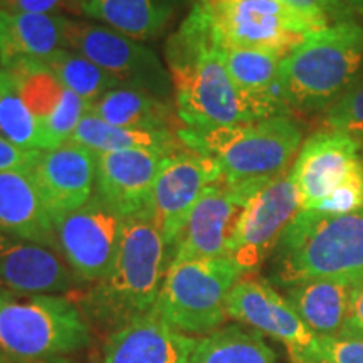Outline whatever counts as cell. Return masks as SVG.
I'll return each mask as SVG.
<instances>
[{"label":"cell","instance_id":"obj_10","mask_svg":"<svg viewBox=\"0 0 363 363\" xmlns=\"http://www.w3.org/2000/svg\"><path fill=\"white\" fill-rule=\"evenodd\" d=\"M267 180L230 182L220 177L208 185L170 249V262L229 256L249 199Z\"/></svg>","mask_w":363,"mask_h":363},{"label":"cell","instance_id":"obj_38","mask_svg":"<svg viewBox=\"0 0 363 363\" xmlns=\"http://www.w3.org/2000/svg\"><path fill=\"white\" fill-rule=\"evenodd\" d=\"M340 337L363 340V279L358 283L355 294H353L347 323H345V328Z\"/></svg>","mask_w":363,"mask_h":363},{"label":"cell","instance_id":"obj_13","mask_svg":"<svg viewBox=\"0 0 363 363\" xmlns=\"http://www.w3.org/2000/svg\"><path fill=\"white\" fill-rule=\"evenodd\" d=\"M225 310L233 320L283 343L293 363H316L320 338L267 281L244 276L230 289Z\"/></svg>","mask_w":363,"mask_h":363},{"label":"cell","instance_id":"obj_1","mask_svg":"<svg viewBox=\"0 0 363 363\" xmlns=\"http://www.w3.org/2000/svg\"><path fill=\"white\" fill-rule=\"evenodd\" d=\"M165 59L177 116L187 128L211 130L274 118L233 83L202 0H195L179 29L169 35Z\"/></svg>","mask_w":363,"mask_h":363},{"label":"cell","instance_id":"obj_9","mask_svg":"<svg viewBox=\"0 0 363 363\" xmlns=\"http://www.w3.org/2000/svg\"><path fill=\"white\" fill-rule=\"evenodd\" d=\"M67 49L83 54L121 86L163 99L174 96L170 72L157 52L111 27L69 19Z\"/></svg>","mask_w":363,"mask_h":363},{"label":"cell","instance_id":"obj_27","mask_svg":"<svg viewBox=\"0 0 363 363\" xmlns=\"http://www.w3.org/2000/svg\"><path fill=\"white\" fill-rule=\"evenodd\" d=\"M189 363H278L276 353L256 330L220 326L197 338Z\"/></svg>","mask_w":363,"mask_h":363},{"label":"cell","instance_id":"obj_17","mask_svg":"<svg viewBox=\"0 0 363 363\" xmlns=\"http://www.w3.org/2000/svg\"><path fill=\"white\" fill-rule=\"evenodd\" d=\"M170 155L160 150L96 153L94 195L123 219L142 214L148 208L153 185Z\"/></svg>","mask_w":363,"mask_h":363},{"label":"cell","instance_id":"obj_43","mask_svg":"<svg viewBox=\"0 0 363 363\" xmlns=\"http://www.w3.org/2000/svg\"><path fill=\"white\" fill-rule=\"evenodd\" d=\"M362 147H363V143H362Z\"/></svg>","mask_w":363,"mask_h":363},{"label":"cell","instance_id":"obj_15","mask_svg":"<svg viewBox=\"0 0 363 363\" xmlns=\"http://www.w3.org/2000/svg\"><path fill=\"white\" fill-rule=\"evenodd\" d=\"M362 140L340 131L321 130L303 143L289 177L301 199V211H310L325 201L357 169L362 157Z\"/></svg>","mask_w":363,"mask_h":363},{"label":"cell","instance_id":"obj_12","mask_svg":"<svg viewBox=\"0 0 363 363\" xmlns=\"http://www.w3.org/2000/svg\"><path fill=\"white\" fill-rule=\"evenodd\" d=\"M301 211V199L289 172L272 177L249 199L230 244L229 257L244 272L257 271L274 252L286 227Z\"/></svg>","mask_w":363,"mask_h":363},{"label":"cell","instance_id":"obj_25","mask_svg":"<svg viewBox=\"0 0 363 363\" xmlns=\"http://www.w3.org/2000/svg\"><path fill=\"white\" fill-rule=\"evenodd\" d=\"M106 123L133 130H172L174 106L170 99L147 91L120 86L108 91L88 108Z\"/></svg>","mask_w":363,"mask_h":363},{"label":"cell","instance_id":"obj_36","mask_svg":"<svg viewBox=\"0 0 363 363\" xmlns=\"http://www.w3.org/2000/svg\"><path fill=\"white\" fill-rule=\"evenodd\" d=\"M0 9L17 13H57L59 11H79L78 0H0Z\"/></svg>","mask_w":363,"mask_h":363},{"label":"cell","instance_id":"obj_11","mask_svg":"<svg viewBox=\"0 0 363 363\" xmlns=\"http://www.w3.org/2000/svg\"><path fill=\"white\" fill-rule=\"evenodd\" d=\"M125 219L93 197L76 211L54 219L57 249L78 279L98 283L116 259Z\"/></svg>","mask_w":363,"mask_h":363},{"label":"cell","instance_id":"obj_5","mask_svg":"<svg viewBox=\"0 0 363 363\" xmlns=\"http://www.w3.org/2000/svg\"><path fill=\"white\" fill-rule=\"evenodd\" d=\"M177 135L185 148L214 158L230 182L286 174L303 140L301 128L289 116L211 130L185 128Z\"/></svg>","mask_w":363,"mask_h":363},{"label":"cell","instance_id":"obj_6","mask_svg":"<svg viewBox=\"0 0 363 363\" xmlns=\"http://www.w3.org/2000/svg\"><path fill=\"white\" fill-rule=\"evenodd\" d=\"M89 343V326L59 294L0 291V353L19 362L51 360Z\"/></svg>","mask_w":363,"mask_h":363},{"label":"cell","instance_id":"obj_14","mask_svg":"<svg viewBox=\"0 0 363 363\" xmlns=\"http://www.w3.org/2000/svg\"><path fill=\"white\" fill-rule=\"evenodd\" d=\"M220 177L219 163L195 150L184 147L167 158L147 208L167 247H174L199 197Z\"/></svg>","mask_w":363,"mask_h":363},{"label":"cell","instance_id":"obj_32","mask_svg":"<svg viewBox=\"0 0 363 363\" xmlns=\"http://www.w3.org/2000/svg\"><path fill=\"white\" fill-rule=\"evenodd\" d=\"M86 111H88V104L76 93L65 89L61 103L57 104L52 115L43 121V130L45 140H48L49 150L69 142Z\"/></svg>","mask_w":363,"mask_h":363},{"label":"cell","instance_id":"obj_28","mask_svg":"<svg viewBox=\"0 0 363 363\" xmlns=\"http://www.w3.org/2000/svg\"><path fill=\"white\" fill-rule=\"evenodd\" d=\"M43 62L51 67L56 78L61 81V84L66 89L78 94L88 104V108L108 91L121 86L98 65H94L83 54L71 51V49H61V51L44 59Z\"/></svg>","mask_w":363,"mask_h":363},{"label":"cell","instance_id":"obj_29","mask_svg":"<svg viewBox=\"0 0 363 363\" xmlns=\"http://www.w3.org/2000/svg\"><path fill=\"white\" fill-rule=\"evenodd\" d=\"M6 71L13 79L22 101L40 123L52 115L61 103L66 88L56 78L51 67L43 61L24 59L6 67Z\"/></svg>","mask_w":363,"mask_h":363},{"label":"cell","instance_id":"obj_16","mask_svg":"<svg viewBox=\"0 0 363 363\" xmlns=\"http://www.w3.org/2000/svg\"><path fill=\"white\" fill-rule=\"evenodd\" d=\"M27 174L56 219L93 197L96 153L72 140L52 150H35Z\"/></svg>","mask_w":363,"mask_h":363},{"label":"cell","instance_id":"obj_42","mask_svg":"<svg viewBox=\"0 0 363 363\" xmlns=\"http://www.w3.org/2000/svg\"><path fill=\"white\" fill-rule=\"evenodd\" d=\"M0 69H2V66H0Z\"/></svg>","mask_w":363,"mask_h":363},{"label":"cell","instance_id":"obj_24","mask_svg":"<svg viewBox=\"0 0 363 363\" xmlns=\"http://www.w3.org/2000/svg\"><path fill=\"white\" fill-rule=\"evenodd\" d=\"M224 66L233 83L254 101L266 106L274 116H289L279 83V66L283 56L257 49L234 48L220 44Z\"/></svg>","mask_w":363,"mask_h":363},{"label":"cell","instance_id":"obj_18","mask_svg":"<svg viewBox=\"0 0 363 363\" xmlns=\"http://www.w3.org/2000/svg\"><path fill=\"white\" fill-rule=\"evenodd\" d=\"M74 272L57 249L0 233V291L66 293Z\"/></svg>","mask_w":363,"mask_h":363},{"label":"cell","instance_id":"obj_4","mask_svg":"<svg viewBox=\"0 0 363 363\" xmlns=\"http://www.w3.org/2000/svg\"><path fill=\"white\" fill-rule=\"evenodd\" d=\"M363 279V212L330 216L299 211L272 252V283L310 279Z\"/></svg>","mask_w":363,"mask_h":363},{"label":"cell","instance_id":"obj_3","mask_svg":"<svg viewBox=\"0 0 363 363\" xmlns=\"http://www.w3.org/2000/svg\"><path fill=\"white\" fill-rule=\"evenodd\" d=\"M363 72V27L357 21L315 30L281 61L279 83L289 111L325 113Z\"/></svg>","mask_w":363,"mask_h":363},{"label":"cell","instance_id":"obj_22","mask_svg":"<svg viewBox=\"0 0 363 363\" xmlns=\"http://www.w3.org/2000/svg\"><path fill=\"white\" fill-rule=\"evenodd\" d=\"M362 279H310L286 288L284 298L318 338L342 335L353 294Z\"/></svg>","mask_w":363,"mask_h":363},{"label":"cell","instance_id":"obj_21","mask_svg":"<svg viewBox=\"0 0 363 363\" xmlns=\"http://www.w3.org/2000/svg\"><path fill=\"white\" fill-rule=\"evenodd\" d=\"M69 17L59 13H17L0 9V66L33 59L44 61L67 49Z\"/></svg>","mask_w":363,"mask_h":363},{"label":"cell","instance_id":"obj_39","mask_svg":"<svg viewBox=\"0 0 363 363\" xmlns=\"http://www.w3.org/2000/svg\"><path fill=\"white\" fill-rule=\"evenodd\" d=\"M343 2L350 7L353 13H357V16H360L363 19V0H343Z\"/></svg>","mask_w":363,"mask_h":363},{"label":"cell","instance_id":"obj_33","mask_svg":"<svg viewBox=\"0 0 363 363\" xmlns=\"http://www.w3.org/2000/svg\"><path fill=\"white\" fill-rule=\"evenodd\" d=\"M310 211L330 216H347L363 212V160L352 172V175L340 187L331 192L325 201L316 203Z\"/></svg>","mask_w":363,"mask_h":363},{"label":"cell","instance_id":"obj_2","mask_svg":"<svg viewBox=\"0 0 363 363\" xmlns=\"http://www.w3.org/2000/svg\"><path fill=\"white\" fill-rule=\"evenodd\" d=\"M169 266V247L148 212L125 219L111 271L88 294L91 315L118 330L153 311Z\"/></svg>","mask_w":363,"mask_h":363},{"label":"cell","instance_id":"obj_26","mask_svg":"<svg viewBox=\"0 0 363 363\" xmlns=\"http://www.w3.org/2000/svg\"><path fill=\"white\" fill-rule=\"evenodd\" d=\"M71 140L94 153L123 152V150H160V152L174 153L180 150L179 135L175 136L172 130L121 128L99 120L88 111L72 133Z\"/></svg>","mask_w":363,"mask_h":363},{"label":"cell","instance_id":"obj_8","mask_svg":"<svg viewBox=\"0 0 363 363\" xmlns=\"http://www.w3.org/2000/svg\"><path fill=\"white\" fill-rule=\"evenodd\" d=\"M220 44L286 57L310 33L326 29L283 0H202Z\"/></svg>","mask_w":363,"mask_h":363},{"label":"cell","instance_id":"obj_19","mask_svg":"<svg viewBox=\"0 0 363 363\" xmlns=\"http://www.w3.org/2000/svg\"><path fill=\"white\" fill-rule=\"evenodd\" d=\"M195 343L153 310L113 331L103 363H189Z\"/></svg>","mask_w":363,"mask_h":363},{"label":"cell","instance_id":"obj_37","mask_svg":"<svg viewBox=\"0 0 363 363\" xmlns=\"http://www.w3.org/2000/svg\"><path fill=\"white\" fill-rule=\"evenodd\" d=\"M35 150H24L9 142L0 135V172L27 170L33 162Z\"/></svg>","mask_w":363,"mask_h":363},{"label":"cell","instance_id":"obj_34","mask_svg":"<svg viewBox=\"0 0 363 363\" xmlns=\"http://www.w3.org/2000/svg\"><path fill=\"white\" fill-rule=\"evenodd\" d=\"M289 7L320 22L323 27L355 21V13L343 0H283Z\"/></svg>","mask_w":363,"mask_h":363},{"label":"cell","instance_id":"obj_40","mask_svg":"<svg viewBox=\"0 0 363 363\" xmlns=\"http://www.w3.org/2000/svg\"><path fill=\"white\" fill-rule=\"evenodd\" d=\"M0 363H13V362H9V360H7V358H4V360H2V362H0Z\"/></svg>","mask_w":363,"mask_h":363},{"label":"cell","instance_id":"obj_41","mask_svg":"<svg viewBox=\"0 0 363 363\" xmlns=\"http://www.w3.org/2000/svg\"><path fill=\"white\" fill-rule=\"evenodd\" d=\"M4 358H6V357H4V355H2V353H0V362H2V360H4Z\"/></svg>","mask_w":363,"mask_h":363},{"label":"cell","instance_id":"obj_35","mask_svg":"<svg viewBox=\"0 0 363 363\" xmlns=\"http://www.w3.org/2000/svg\"><path fill=\"white\" fill-rule=\"evenodd\" d=\"M316 363H363V340L320 338Z\"/></svg>","mask_w":363,"mask_h":363},{"label":"cell","instance_id":"obj_30","mask_svg":"<svg viewBox=\"0 0 363 363\" xmlns=\"http://www.w3.org/2000/svg\"><path fill=\"white\" fill-rule=\"evenodd\" d=\"M0 135L24 150H49L43 123L22 101L6 69H0Z\"/></svg>","mask_w":363,"mask_h":363},{"label":"cell","instance_id":"obj_31","mask_svg":"<svg viewBox=\"0 0 363 363\" xmlns=\"http://www.w3.org/2000/svg\"><path fill=\"white\" fill-rule=\"evenodd\" d=\"M325 130L340 131L360 138L363 136V72L352 88L323 113Z\"/></svg>","mask_w":363,"mask_h":363},{"label":"cell","instance_id":"obj_23","mask_svg":"<svg viewBox=\"0 0 363 363\" xmlns=\"http://www.w3.org/2000/svg\"><path fill=\"white\" fill-rule=\"evenodd\" d=\"M79 12L135 40H152L195 0H78Z\"/></svg>","mask_w":363,"mask_h":363},{"label":"cell","instance_id":"obj_20","mask_svg":"<svg viewBox=\"0 0 363 363\" xmlns=\"http://www.w3.org/2000/svg\"><path fill=\"white\" fill-rule=\"evenodd\" d=\"M0 233L57 249L54 217L27 170L0 172Z\"/></svg>","mask_w":363,"mask_h":363},{"label":"cell","instance_id":"obj_7","mask_svg":"<svg viewBox=\"0 0 363 363\" xmlns=\"http://www.w3.org/2000/svg\"><path fill=\"white\" fill-rule=\"evenodd\" d=\"M244 276L229 256L170 262L155 311L182 333L206 337L229 318L227 296Z\"/></svg>","mask_w":363,"mask_h":363}]
</instances>
